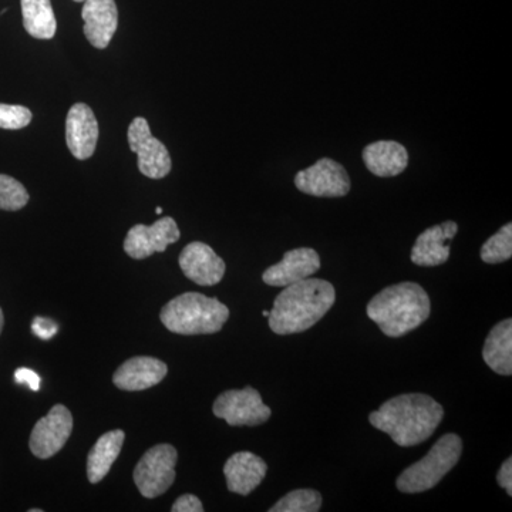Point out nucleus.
Segmentation results:
<instances>
[{"instance_id": "20", "label": "nucleus", "mask_w": 512, "mask_h": 512, "mask_svg": "<svg viewBox=\"0 0 512 512\" xmlns=\"http://www.w3.org/2000/svg\"><path fill=\"white\" fill-rule=\"evenodd\" d=\"M124 439L126 433L123 430H113L97 440L87 457V478L90 483H100L110 473L114 461L120 456Z\"/></svg>"}, {"instance_id": "6", "label": "nucleus", "mask_w": 512, "mask_h": 512, "mask_svg": "<svg viewBox=\"0 0 512 512\" xmlns=\"http://www.w3.org/2000/svg\"><path fill=\"white\" fill-rule=\"evenodd\" d=\"M178 453L171 444H158L134 468V483L143 497L157 498L174 484Z\"/></svg>"}, {"instance_id": "29", "label": "nucleus", "mask_w": 512, "mask_h": 512, "mask_svg": "<svg viewBox=\"0 0 512 512\" xmlns=\"http://www.w3.org/2000/svg\"><path fill=\"white\" fill-rule=\"evenodd\" d=\"M16 383L28 384L30 390L37 392L40 389V376L32 369H26V367H20L15 373Z\"/></svg>"}, {"instance_id": "1", "label": "nucleus", "mask_w": 512, "mask_h": 512, "mask_svg": "<svg viewBox=\"0 0 512 512\" xmlns=\"http://www.w3.org/2000/svg\"><path fill=\"white\" fill-rule=\"evenodd\" d=\"M444 409L427 394L409 393L393 397L370 413L369 421L375 429L392 437L400 447H413L433 436Z\"/></svg>"}, {"instance_id": "3", "label": "nucleus", "mask_w": 512, "mask_h": 512, "mask_svg": "<svg viewBox=\"0 0 512 512\" xmlns=\"http://www.w3.org/2000/svg\"><path fill=\"white\" fill-rule=\"evenodd\" d=\"M430 311L429 295L414 282L389 286L367 305V316L389 338H400L419 328L429 319Z\"/></svg>"}, {"instance_id": "2", "label": "nucleus", "mask_w": 512, "mask_h": 512, "mask_svg": "<svg viewBox=\"0 0 512 512\" xmlns=\"http://www.w3.org/2000/svg\"><path fill=\"white\" fill-rule=\"evenodd\" d=\"M335 286L325 279L306 278L285 286L269 312V328L276 335L305 332L335 305Z\"/></svg>"}, {"instance_id": "12", "label": "nucleus", "mask_w": 512, "mask_h": 512, "mask_svg": "<svg viewBox=\"0 0 512 512\" xmlns=\"http://www.w3.org/2000/svg\"><path fill=\"white\" fill-rule=\"evenodd\" d=\"M181 271L190 281L200 286L220 284L225 275V262L204 242H191L178 258Z\"/></svg>"}, {"instance_id": "13", "label": "nucleus", "mask_w": 512, "mask_h": 512, "mask_svg": "<svg viewBox=\"0 0 512 512\" xmlns=\"http://www.w3.org/2000/svg\"><path fill=\"white\" fill-rule=\"evenodd\" d=\"M99 123L87 104L76 103L67 113L66 143L77 160H87L96 151Z\"/></svg>"}, {"instance_id": "21", "label": "nucleus", "mask_w": 512, "mask_h": 512, "mask_svg": "<svg viewBox=\"0 0 512 512\" xmlns=\"http://www.w3.org/2000/svg\"><path fill=\"white\" fill-rule=\"evenodd\" d=\"M484 362L498 375H512V320L505 319L491 329L484 343Z\"/></svg>"}, {"instance_id": "35", "label": "nucleus", "mask_w": 512, "mask_h": 512, "mask_svg": "<svg viewBox=\"0 0 512 512\" xmlns=\"http://www.w3.org/2000/svg\"><path fill=\"white\" fill-rule=\"evenodd\" d=\"M74 2L84 3L86 0H74Z\"/></svg>"}, {"instance_id": "23", "label": "nucleus", "mask_w": 512, "mask_h": 512, "mask_svg": "<svg viewBox=\"0 0 512 512\" xmlns=\"http://www.w3.org/2000/svg\"><path fill=\"white\" fill-rule=\"evenodd\" d=\"M322 495L316 490H295L286 494L271 508V512H318Z\"/></svg>"}, {"instance_id": "22", "label": "nucleus", "mask_w": 512, "mask_h": 512, "mask_svg": "<svg viewBox=\"0 0 512 512\" xmlns=\"http://www.w3.org/2000/svg\"><path fill=\"white\" fill-rule=\"evenodd\" d=\"M23 26L35 39L50 40L56 35L57 20L50 0H20Z\"/></svg>"}, {"instance_id": "31", "label": "nucleus", "mask_w": 512, "mask_h": 512, "mask_svg": "<svg viewBox=\"0 0 512 512\" xmlns=\"http://www.w3.org/2000/svg\"><path fill=\"white\" fill-rule=\"evenodd\" d=\"M3 325H5V316H3L2 308H0V333H2Z\"/></svg>"}, {"instance_id": "27", "label": "nucleus", "mask_w": 512, "mask_h": 512, "mask_svg": "<svg viewBox=\"0 0 512 512\" xmlns=\"http://www.w3.org/2000/svg\"><path fill=\"white\" fill-rule=\"evenodd\" d=\"M32 330L37 338L49 340L56 335L59 326H57V323L53 322L52 319L35 318L33 319Z\"/></svg>"}, {"instance_id": "5", "label": "nucleus", "mask_w": 512, "mask_h": 512, "mask_svg": "<svg viewBox=\"0 0 512 512\" xmlns=\"http://www.w3.org/2000/svg\"><path fill=\"white\" fill-rule=\"evenodd\" d=\"M463 453V441L457 434H444L426 457L406 468L397 478V488L404 494L431 490L450 473Z\"/></svg>"}, {"instance_id": "30", "label": "nucleus", "mask_w": 512, "mask_h": 512, "mask_svg": "<svg viewBox=\"0 0 512 512\" xmlns=\"http://www.w3.org/2000/svg\"><path fill=\"white\" fill-rule=\"evenodd\" d=\"M497 481L501 488L507 491L508 495H512V460L511 457L504 461L500 471L497 474Z\"/></svg>"}, {"instance_id": "32", "label": "nucleus", "mask_w": 512, "mask_h": 512, "mask_svg": "<svg viewBox=\"0 0 512 512\" xmlns=\"http://www.w3.org/2000/svg\"><path fill=\"white\" fill-rule=\"evenodd\" d=\"M163 210H161V207H157L156 214L160 215Z\"/></svg>"}, {"instance_id": "16", "label": "nucleus", "mask_w": 512, "mask_h": 512, "mask_svg": "<svg viewBox=\"0 0 512 512\" xmlns=\"http://www.w3.org/2000/svg\"><path fill=\"white\" fill-rule=\"evenodd\" d=\"M84 35L96 49H106L119 26L114 0H86L83 5Z\"/></svg>"}, {"instance_id": "17", "label": "nucleus", "mask_w": 512, "mask_h": 512, "mask_svg": "<svg viewBox=\"0 0 512 512\" xmlns=\"http://www.w3.org/2000/svg\"><path fill=\"white\" fill-rule=\"evenodd\" d=\"M268 466L261 457L249 451L235 453L225 463L224 474L231 493L249 495L264 481Z\"/></svg>"}, {"instance_id": "11", "label": "nucleus", "mask_w": 512, "mask_h": 512, "mask_svg": "<svg viewBox=\"0 0 512 512\" xmlns=\"http://www.w3.org/2000/svg\"><path fill=\"white\" fill-rule=\"evenodd\" d=\"M180 237V228L174 218L163 217L153 225H134L124 239V251L130 258L146 259L157 252H164Z\"/></svg>"}, {"instance_id": "9", "label": "nucleus", "mask_w": 512, "mask_h": 512, "mask_svg": "<svg viewBox=\"0 0 512 512\" xmlns=\"http://www.w3.org/2000/svg\"><path fill=\"white\" fill-rule=\"evenodd\" d=\"M295 185L303 194L320 198L345 197L350 191L348 171L330 158H322L306 170L299 171Z\"/></svg>"}, {"instance_id": "24", "label": "nucleus", "mask_w": 512, "mask_h": 512, "mask_svg": "<svg viewBox=\"0 0 512 512\" xmlns=\"http://www.w3.org/2000/svg\"><path fill=\"white\" fill-rule=\"evenodd\" d=\"M511 256L512 224H507L485 242L481 248V259L485 264H501L511 259Z\"/></svg>"}, {"instance_id": "34", "label": "nucleus", "mask_w": 512, "mask_h": 512, "mask_svg": "<svg viewBox=\"0 0 512 512\" xmlns=\"http://www.w3.org/2000/svg\"><path fill=\"white\" fill-rule=\"evenodd\" d=\"M262 315H264V316H265V318H268V316H269V312H268V311H264V312H262Z\"/></svg>"}, {"instance_id": "14", "label": "nucleus", "mask_w": 512, "mask_h": 512, "mask_svg": "<svg viewBox=\"0 0 512 512\" xmlns=\"http://www.w3.org/2000/svg\"><path fill=\"white\" fill-rule=\"evenodd\" d=\"M320 269V256L315 249L298 248L286 252L279 264L269 266L262 275L266 285L285 286L311 278Z\"/></svg>"}, {"instance_id": "28", "label": "nucleus", "mask_w": 512, "mask_h": 512, "mask_svg": "<svg viewBox=\"0 0 512 512\" xmlns=\"http://www.w3.org/2000/svg\"><path fill=\"white\" fill-rule=\"evenodd\" d=\"M171 511L173 512H202L204 511V507H202V503L200 498L195 497L192 494L181 495L180 498H177L173 507H171Z\"/></svg>"}, {"instance_id": "19", "label": "nucleus", "mask_w": 512, "mask_h": 512, "mask_svg": "<svg viewBox=\"0 0 512 512\" xmlns=\"http://www.w3.org/2000/svg\"><path fill=\"white\" fill-rule=\"evenodd\" d=\"M367 170L376 177H396L409 164L406 148L397 141H376L365 147L362 153Z\"/></svg>"}, {"instance_id": "26", "label": "nucleus", "mask_w": 512, "mask_h": 512, "mask_svg": "<svg viewBox=\"0 0 512 512\" xmlns=\"http://www.w3.org/2000/svg\"><path fill=\"white\" fill-rule=\"evenodd\" d=\"M32 111L18 104L0 103V128L3 130H20L32 123Z\"/></svg>"}, {"instance_id": "18", "label": "nucleus", "mask_w": 512, "mask_h": 512, "mask_svg": "<svg viewBox=\"0 0 512 512\" xmlns=\"http://www.w3.org/2000/svg\"><path fill=\"white\" fill-rule=\"evenodd\" d=\"M458 225L454 221H446L436 227L426 229L416 239L412 249V262L419 266H439L450 258V245L456 237Z\"/></svg>"}, {"instance_id": "8", "label": "nucleus", "mask_w": 512, "mask_h": 512, "mask_svg": "<svg viewBox=\"0 0 512 512\" xmlns=\"http://www.w3.org/2000/svg\"><path fill=\"white\" fill-rule=\"evenodd\" d=\"M128 144L131 151L137 154V167L140 173L161 180L171 173L173 161L167 147L151 134L150 124L144 117H136L128 127Z\"/></svg>"}, {"instance_id": "25", "label": "nucleus", "mask_w": 512, "mask_h": 512, "mask_svg": "<svg viewBox=\"0 0 512 512\" xmlns=\"http://www.w3.org/2000/svg\"><path fill=\"white\" fill-rule=\"evenodd\" d=\"M29 198L25 185L16 178L0 174V210L20 211L28 205Z\"/></svg>"}, {"instance_id": "10", "label": "nucleus", "mask_w": 512, "mask_h": 512, "mask_svg": "<svg viewBox=\"0 0 512 512\" xmlns=\"http://www.w3.org/2000/svg\"><path fill=\"white\" fill-rule=\"evenodd\" d=\"M73 416L63 404H56L42 417L30 434L29 447L40 460L56 456L72 436Z\"/></svg>"}, {"instance_id": "33", "label": "nucleus", "mask_w": 512, "mask_h": 512, "mask_svg": "<svg viewBox=\"0 0 512 512\" xmlns=\"http://www.w3.org/2000/svg\"><path fill=\"white\" fill-rule=\"evenodd\" d=\"M30 512H42V510H39V508H33V510H29Z\"/></svg>"}, {"instance_id": "4", "label": "nucleus", "mask_w": 512, "mask_h": 512, "mask_svg": "<svg viewBox=\"0 0 512 512\" xmlns=\"http://www.w3.org/2000/svg\"><path fill=\"white\" fill-rule=\"evenodd\" d=\"M229 318L228 306L217 298L197 292L177 296L161 309L165 328L177 335H212L224 328Z\"/></svg>"}, {"instance_id": "7", "label": "nucleus", "mask_w": 512, "mask_h": 512, "mask_svg": "<svg viewBox=\"0 0 512 512\" xmlns=\"http://www.w3.org/2000/svg\"><path fill=\"white\" fill-rule=\"evenodd\" d=\"M212 412L232 427L259 426L266 423L272 414L261 394L251 386L220 394L212 406Z\"/></svg>"}, {"instance_id": "15", "label": "nucleus", "mask_w": 512, "mask_h": 512, "mask_svg": "<svg viewBox=\"0 0 512 512\" xmlns=\"http://www.w3.org/2000/svg\"><path fill=\"white\" fill-rule=\"evenodd\" d=\"M168 367L156 357H131L116 370L113 383L124 392H143L163 382Z\"/></svg>"}]
</instances>
